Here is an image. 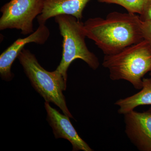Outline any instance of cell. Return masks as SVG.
<instances>
[{"mask_svg": "<svg viewBox=\"0 0 151 151\" xmlns=\"http://www.w3.org/2000/svg\"><path fill=\"white\" fill-rule=\"evenodd\" d=\"M100 3L114 4L126 9L128 12L140 14L146 0H98Z\"/></svg>", "mask_w": 151, "mask_h": 151, "instance_id": "8fae6325", "label": "cell"}, {"mask_svg": "<svg viewBox=\"0 0 151 151\" xmlns=\"http://www.w3.org/2000/svg\"><path fill=\"white\" fill-rule=\"evenodd\" d=\"M141 29L144 40L151 45V20L142 21Z\"/></svg>", "mask_w": 151, "mask_h": 151, "instance_id": "7c38bea8", "label": "cell"}, {"mask_svg": "<svg viewBox=\"0 0 151 151\" xmlns=\"http://www.w3.org/2000/svg\"><path fill=\"white\" fill-rule=\"evenodd\" d=\"M103 65L109 70L111 80H126L141 89L143 77L151 71V45L143 40L115 54L105 55Z\"/></svg>", "mask_w": 151, "mask_h": 151, "instance_id": "7a4b0ae2", "label": "cell"}, {"mask_svg": "<svg viewBox=\"0 0 151 151\" xmlns=\"http://www.w3.org/2000/svg\"><path fill=\"white\" fill-rule=\"evenodd\" d=\"M45 107L47 113V120L51 126L56 139L63 138L69 141L73 151H92L93 150L78 135L70 122L69 117L63 115L45 102Z\"/></svg>", "mask_w": 151, "mask_h": 151, "instance_id": "ba28073f", "label": "cell"}, {"mask_svg": "<svg viewBox=\"0 0 151 151\" xmlns=\"http://www.w3.org/2000/svg\"><path fill=\"white\" fill-rule=\"evenodd\" d=\"M17 58L33 87L45 102L54 103L64 115L73 118L67 108L59 77L55 70L50 72L45 69L35 55L24 47Z\"/></svg>", "mask_w": 151, "mask_h": 151, "instance_id": "277c9868", "label": "cell"}, {"mask_svg": "<svg viewBox=\"0 0 151 151\" xmlns=\"http://www.w3.org/2000/svg\"><path fill=\"white\" fill-rule=\"evenodd\" d=\"M139 17L142 22L151 20V0H146Z\"/></svg>", "mask_w": 151, "mask_h": 151, "instance_id": "4fadbf2b", "label": "cell"}, {"mask_svg": "<svg viewBox=\"0 0 151 151\" xmlns=\"http://www.w3.org/2000/svg\"><path fill=\"white\" fill-rule=\"evenodd\" d=\"M50 32L45 24H40L35 31L24 38H19L9 47L0 56V76L3 80L10 81L14 75L11 68L19 53L27 44H44L48 39Z\"/></svg>", "mask_w": 151, "mask_h": 151, "instance_id": "52a82bcc", "label": "cell"}, {"mask_svg": "<svg viewBox=\"0 0 151 151\" xmlns=\"http://www.w3.org/2000/svg\"><path fill=\"white\" fill-rule=\"evenodd\" d=\"M150 76L151 77V71L150 72Z\"/></svg>", "mask_w": 151, "mask_h": 151, "instance_id": "5bb4252c", "label": "cell"}, {"mask_svg": "<svg viewBox=\"0 0 151 151\" xmlns=\"http://www.w3.org/2000/svg\"><path fill=\"white\" fill-rule=\"evenodd\" d=\"M43 9L37 17L40 24H45L51 18L65 14L75 17L80 20L83 10L90 0H43Z\"/></svg>", "mask_w": 151, "mask_h": 151, "instance_id": "9c48e42d", "label": "cell"}, {"mask_svg": "<svg viewBox=\"0 0 151 151\" xmlns=\"http://www.w3.org/2000/svg\"><path fill=\"white\" fill-rule=\"evenodd\" d=\"M125 132L131 142L141 151H151V107L147 111H132L124 115Z\"/></svg>", "mask_w": 151, "mask_h": 151, "instance_id": "8992f818", "label": "cell"}, {"mask_svg": "<svg viewBox=\"0 0 151 151\" xmlns=\"http://www.w3.org/2000/svg\"><path fill=\"white\" fill-rule=\"evenodd\" d=\"M43 0H11L1 8L0 30H20L23 35L34 32L33 21L42 12Z\"/></svg>", "mask_w": 151, "mask_h": 151, "instance_id": "5b68a950", "label": "cell"}, {"mask_svg": "<svg viewBox=\"0 0 151 151\" xmlns=\"http://www.w3.org/2000/svg\"><path fill=\"white\" fill-rule=\"evenodd\" d=\"M119 107L118 113L125 114L138 106L151 105V78H143L140 91L132 96L119 99L115 103Z\"/></svg>", "mask_w": 151, "mask_h": 151, "instance_id": "30bf717a", "label": "cell"}, {"mask_svg": "<svg viewBox=\"0 0 151 151\" xmlns=\"http://www.w3.org/2000/svg\"><path fill=\"white\" fill-rule=\"evenodd\" d=\"M55 21L63 37L62 59L55 71L66 87L68 69L75 60H82L93 70L99 67L100 62L86 46L84 23L75 17L65 14L55 17Z\"/></svg>", "mask_w": 151, "mask_h": 151, "instance_id": "3957f363", "label": "cell"}, {"mask_svg": "<svg viewBox=\"0 0 151 151\" xmlns=\"http://www.w3.org/2000/svg\"><path fill=\"white\" fill-rule=\"evenodd\" d=\"M141 24L139 15L113 12L105 19H88L84 29L86 37L94 41L105 55H109L143 40Z\"/></svg>", "mask_w": 151, "mask_h": 151, "instance_id": "6da1fadb", "label": "cell"}]
</instances>
